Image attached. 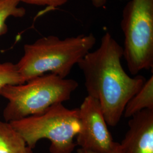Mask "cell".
I'll use <instances>...</instances> for the list:
<instances>
[{"mask_svg":"<svg viewBox=\"0 0 153 153\" xmlns=\"http://www.w3.org/2000/svg\"><path fill=\"white\" fill-rule=\"evenodd\" d=\"M121 26L124 35L123 56L136 75L153 67V0H129Z\"/></svg>","mask_w":153,"mask_h":153,"instance_id":"5","label":"cell"},{"mask_svg":"<svg viewBox=\"0 0 153 153\" xmlns=\"http://www.w3.org/2000/svg\"><path fill=\"white\" fill-rule=\"evenodd\" d=\"M76 153H98L96 152H94L91 151H89L88 150H85L82 148H79L77 150H76ZM112 153H121V152L120 146H119V148H118L115 152Z\"/></svg>","mask_w":153,"mask_h":153,"instance_id":"14","label":"cell"},{"mask_svg":"<svg viewBox=\"0 0 153 153\" xmlns=\"http://www.w3.org/2000/svg\"><path fill=\"white\" fill-rule=\"evenodd\" d=\"M95 43L93 33L63 39L53 35L44 36L24 45V54L16 67L25 82L46 73L66 78Z\"/></svg>","mask_w":153,"mask_h":153,"instance_id":"2","label":"cell"},{"mask_svg":"<svg viewBox=\"0 0 153 153\" xmlns=\"http://www.w3.org/2000/svg\"><path fill=\"white\" fill-rule=\"evenodd\" d=\"M127 1H129V0H127ZM91 1L93 5L95 7H102L105 4L107 0H91Z\"/></svg>","mask_w":153,"mask_h":153,"instance_id":"13","label":"cell"},{"mask_svg":"<svg viewBox=\"0 0 153 153\" xmlns=\"http://www.w3.org/2000/svg\"><path fill=\"white\" fill-rule=\"evenodd\" d=\"M128 126L120 143L121 153H153V109H144L133 115Z\"/></svg>","mask_w":153,"mask_h":153,"instance_id":"7","label":"cell"},{"mask_svg":"<svg viewBox=\"0 0 153 153\" xmlns=\"http://www.w3.org/2000/svg\"><path fill=\"white\" fill-rule=\"evenodd\" d=\"M19 0H0V36L8 31L6 20L10 16L22 18L26 14L24 7H19Z\"/></svg>","mask_w":153,"mask_h":153,"instance_id":"10","label":"cell"},{"mask_svg":"<svg viewBox=\"0 0 153 153\" xmlns=\"http://www.w3.org/2000/svg\"><path fill=\"white\" fill-rule=\"evenodd\" d=\"M10 123L33 149L45 138L51 142L50 153H72L76 145L74 138L80 130L79 108L69 109L60 103L43 114Z\"/></svg>","mask_w":153,"mask_h":153,"instance_id":"4","label":"cell"},{"mask_svg":"<svg viewBox=\"0 0 153 153\" xmlns=\"http://www.w3.org/2000/svg\"><path fill=\"white\" fill-rule=\"evenodd\" d=\"M144 109H153V75L127 103L123 115L126 118H131Z\"/></svg>","mask_w":153,"mask_h":153,"instance_id":"9","label":"cell"},{"mask_svg":"<svg viewBox=\"0 0 153 153\" xmlns=\"http://www.w3.org/2000/svg\"><path fill=\"white\" fill-rule=\"evenodd\" d=\"M80 130L76 144L80 148L98 153H112L119 148L109 131L98 100L87 96L79 108Z\"/></svg>","mask_w":153,"mask_h":153,"instance_id":"6","label":"cell"},{"mask_svg":"<svg viewBox=\"0 0 153 153\" xmlns=\"http://www.w3.org/2000/svg\"><path fill=\"white\" fill-rule=\"evenodd\" d=\"M18 71L16 64L0 61V91L7 85H16L25 83Z\"/></svg>","mask_w":153,"mask_h":153,"instance_id":"11","label":"cell"},{"mask_svg":"<svg viewBox=\"0 0 153 153\" xmlns=\"http://www.w3.org/2000/svg\"><path fill=\"white\" fill-rule=\"evenodd\" d=\"M123 56V47L107 32L98 48L77 64L84 75L88 96L98 100L111 126L118 124L127 103L146 81L142 76H128L121 65Z\"/></svg>","mask_w":153,"mask_h":153,"instance_id":"1","label":"cell"},{"mask_svg":"<svg viewBox=\"0 0 153 153\" xmlns=\"http://www.w3.org/2000/svg\"><path fill=\"white\" fill-rule=\"evenodd\" d=\"M78 87L76 81L47 73L23 84L7 85L0 91V96L7 99L3 111L6 122L43 114L56 104L71 99Z\"/></svg>","mask_w":153,"mask_h":153,"instance_id":"3","label":"cell"},{"mask_svg":"<svg viewBox=\"0 0 153 153\" xmlns=\"http://www.w3.org/2000/svg\"><path fill=\"white\" fill-rule=\"evenodd\" d=\"M10 123L0 121V153H33Z\"/></svg>","mask_w":153,"mask_h":153,"instance_id":"8","label":"cell"},{"mask_svg":"<svg viewBox=\"0 0 153 153\" xmlns=\"http://www.w3.org/2000/svg\"><path fill=\"white\" fill-rule=\"evenodd\" d=\"M69 0H19L30 5L46 6L51 9H55L65 4Z\"/></svg>","mask_w":153,"mask_h":153,"instance_id":"12","label":"cell"}]
</instances>
